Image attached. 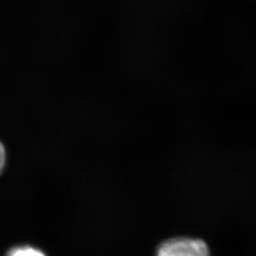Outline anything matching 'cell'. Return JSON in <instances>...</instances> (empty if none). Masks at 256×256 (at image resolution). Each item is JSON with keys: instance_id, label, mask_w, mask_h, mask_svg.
Instances as JSON below:
<instances>
[{"instance_id": "1", "label": "cell", "mask_w": 256, "mask_h": 256, "mask_svg": "<svg viewBox=\"0 0 256 256\" xmlns=\"http://www.w3.org/2000/svg\"><path fill=\"white\" fill-rule=\"evenodd\" d=\"M156 256H210V250L202 239L170 238L158 247Z\"/></svg>"}, {"instance_id": "2", "label": "cell", "mask_w": 256, "mask_h": 256, "mask_svg": "<svg viewBox=\"0 0 256 256\" xmlns=\"http://www.w3.org/2000/svg\"><path fill=\"white\" fill-rule=\"evenodd\" d=\"M5 256H48L39 248L30 245H19L12 248Z\"/></svg>"}, {"instance_id": "3", "label": "cell", "mask_w": 256, "mask_h": 256, "mask_svg": "<svg viewBox=\"0 0 256 256\" xmlns=\"http://www.w3.org/2000/svg\"><path fill=\"white\" fill-rule=\"evenodd\" d=\"M7 162V153H6V149L4 144L0 142V174L2 173V171L5 168Z\"/></svg>"}]
</instances>
